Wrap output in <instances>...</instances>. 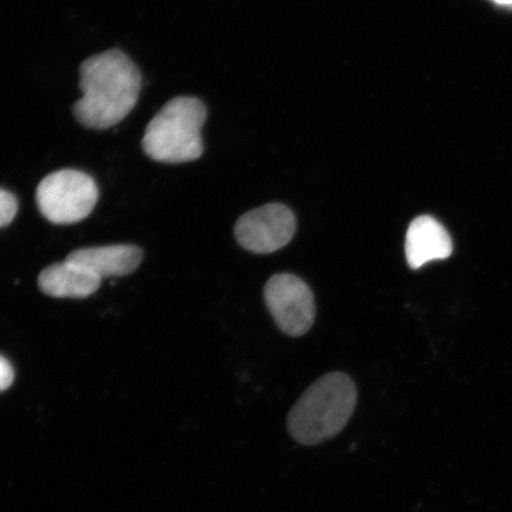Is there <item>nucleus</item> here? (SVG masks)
Returning <instances> with one entry per match:
<instances>
[{
	"mask_svg": "<svg viewBox=\"0 0 512 512\" xmlns=\"http://www.w3.org/2000/svg\"><path fill=\"white\" fill-rule=\"evenodd\" d=\"M143 76L119 49L89 57L80 67L82 98L73 106L76 120L89 130H108L136 107Z\"/></svg>",
	"mask_w": 512,
	"mask_h": 512,
	"instance_id": "obj_1",
	"label": "nucleus"
},
{
	"mask_svg": "<svg viewBox=\"0 0 512 512\" xmlns=\"http://www.w3.org/2000/svg\"><path fill=\"white\" fill-rule=\"evenodd\" d=\"M357 402V388L348 375L330 373L311 384L288 414L287 427L299 444L317 445L347 426Z\"/></svg>",
	"mask_w": 512,
	"mask_h": 512,
	"instance_id": "obj_2",
	"label": "nucleus"
},
{
	"mask_svg": "<svg viewBox=\"0 0 512 512\" xmlns=\"http://www.w3.org/2000/svg\"><path fill=\"white\" fill-rule=\"evenodd\" d=\"M207 108L201 100L178 96L166 102L147 125L142 146L155 162L181 164L203 155L201 131Z\"/></svg>",
	"mask_w": 512,
	"mask_h": 512,
	"instance_id": "obj_3",
	"label": "nucleus"
},
{
	"mask_svg": "<svg viewBox=\"0 0 512 512\" xmlns=\"http://www.w3.org/2000/svg\"><path fill=\"white\" fill-rule=\"evenodd\" d=\"M99 198L92 176L74 169L55 171L42 179L36 191L41 214L55 224H73L91 215Z\"/></svg>",
	"mask_w": 512,
	"mask_h": 512,
	"instance_id": "obj_4",
	"label": "nucleus"
},
{
	"mask_svg": "<svg viewBox=\"0 0 512 512\" xmlns=\"http://www.w3.org/2000/svg\"><path fill=\"white\" fill-rule=\"evenodd\" d=\"M265 300L275 323L291 337H300L312 328L316 318L315 296L297 275L279 273L267 281Z\"/></svg>",
	"mask_w": 512,
	"mask_h": 512,
	"instance_id": "obj_5",
	"label": "nucleus"
},
{
	"mask_svg": "<svg viewBox=\"0 0 512 512\" xmlns=\"http://www.w3.org/2000/svg\"><path fill=\"white\" fill-rule=\"evenodd\" d=\"M293 211L280 203L248 211L235 224V238L242 248L256 254H271L288 245L296 234Z\"/></svg>",
	"mask_w": 512,
	"mask_h": 512,
	"instance_id": "obj_6",
	"label": "nucleus"
},
{
	"mask_svg": "<svg viewBox=\"0 0 512 512\" xmlns=\"http://www.w3.org/2000/svg\"><path fill=\"white\" fill-rule=\"evenodd\" d=\"M406 259L413 270L435 260H444L452 254L450 234L432 216L416 217L409 224L406 235Z\"/></svg>",
	"mask_w": 512,
	"mask_h": 512,
	"instance_id": "obj_7",
	"label": "nucleus"
},
{
	"mask_svg": "<svg viewBox=\"0 0 512 512\" xmlns=\"http://www.w3.org/2000/svg\"><path fill=\"white\" fill-rule=\"evenodd\" d=\"M67 260L87 268L102 280L125 277L137 271L142 264L143 252L133 245H112L78 249L67 256Z\"/></svg>",
	"mask_w": 512,
	"mask_h": 512,
	"instance_id": "obj_8",
	"label": "nucleus"
},
{
	"mask_svg": "<svg viewBox=\"0 0 512 512\" xmlns=\"http://www.w3.org/2000/svg\"><path fill=\"white\" fill-rule=\"evenodd\" d=\"M100 285L98 275L67 259L47 267L38 277L41 291L54 298H87L98 291Z\"/></svg>",
	"mask_w": 512,
	"mask_h": 512,
	"instance_id": "obj_9",
	"label": "nucleus"
},
{
	"mask_svg": "<svg viewBox=\"0 0 512 512\" xmlns=\"http://www.w3.org/2000/svg\"><path fill=\"white\" fill-rule=\"evenodd\" d=\"M18 211V201L12 192L0 189V228L8 227Z\"/></svg>",
	"mask_w": 512,
	"mask_h": 512,
	"instance_id": "obj_10",
	"label": "nucleus"
},
{
	"mask_svg": "<svg viewBox=\"0 0 512 512\" xmlns=\"http://www.w3.org/2000/svg\"><path fill=\"white\" fill-rule=\"evenodd\" d=\"M15 370L6 358L0 355V393L5 392L14 383Z\"/></svg>",
	"mask_w": 512,
	"mask_h": 512,
	"instance_id": "obj_11",
	"label": "nucleus"
},
{
	"mask_svg": "<svg viewBox=\"0 0 512 512\" xmlns=\"http://www.w3.org/2000/svg\"><path fill=\"white\" fill-rule=\"evenodd\" d=\"M491 2L499 6H507V8H512V0H491Z\"/></svg>",
	"mask_w": 512,
	"mask_h": 512,
	"instance_id": "obj_12",
	"label": "nucleus"
}]
</instances>
